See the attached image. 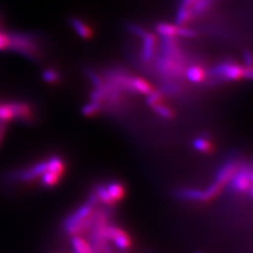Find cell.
<instances>
[{"mask_svg":"<svg viewBox=\"0 0 253 253\" xmlns=\"http://www.w3.org/2000/svg\"><path fill=\"white\" fill-rule=\"evenodd\" d=\"M152 107H153L154 110L156 111V113H157L159 116H161L162 118L170 119V118H172V117H173V113H172V111L171 109H169L168 107L164 106V105H162V104H160V103L154 105Z\"/></svg>","mask_w":253,"mask_h":253,"instance_id":"cell-24","label":"cell"},{"mask_svg":"<svg viewBox=\"0 0 253 253\" xmlns=\"http://www.w3.org/2000/svg\"><path fill=\"white\" fill-rule=\"evenodd\" d=\"M100 109H101V102L98 100H92L91 102L85 104L82 108V114L85 117H91L99 113Z\"/></svg>","mask_w":253,"mask_h":253,"instance_id":"cell-21","label":"cell"},{"mask_svg":"<svg viewBox=\"0 0 253 253\" xmlns=\"http://www.w3.org/2000/svg\"><path fill=\"white\" fill-rule=\"evenodd\" d=\"M186 77L191 83H201L206 78V72L205 70L200 66H191L186 73Z\"/></svg>","mask_w":253,"mask_h":253,"instance_id":"cell-14","label":"cell"},{"mask_svg":"<svg viewBox=\"0 0 253 253\" xmlns=\"http://www.w3.org/2000/svg\"><path fill=\"white\" fill-rule=\"evenodd\" d=\"M193 147L196 150H198L200 152H204V153H208L212 150V145L210 144V142L203 137L196 138L193 141Z\"/></svg>","mask_w":253,"mask_h":253,"instance_id":"cell-22","label":"cell"},{"mask_svg":"<svg viewBox=\"0 0 253 253\" xmlns=\"http://www.w3.org/2000/svg\"><path fill=\"white\" fill-rule=\"evenodd\" d=\"M244 72L245 67L232 61H223L210 70V75L223 81H235L244 78Z\"/></svg>","mask_w":253,"mask_h":253,"instance_id":"cell-5","label":"cell"},{"mask_svg":"<svg viewBox=\"0 0 253 253\" xmlns=\"http://www.w3.org/2000/svg\"><path fill=\"white\" fill-rule=\"evenodd\" d=\"M236 168H237V163L235 160L228 161L218 169L216 175V180L214 182L222 189L226 184L229 183Z\"/></svg>","mask_w":253,"mask_h":253,"instance_id":"cell-8","label":"cell"},{"mask_svg":"<svg viewBox=\"0 0 253 253\" xmlns=\"http://www.w3.org/2000/svg\"><path fill=\"white\" fill-rule=\"evenodd\" d=\"M98 202L99 200L97 195L95 193L91 194L89 199L87 200V202L84 205H83L75 212H73L71 216L67 217L64 227L68 234L72 235L76 234L77 229L80 226V224L93 214V210Z\"/></svg>","mask_w":253,"mask_h":253,"instance_id":"cell-3","label":"cell"},{"mask_svg":"<svg viewBox=\"0 0 253 253\" xmlns=\"http://www.w3.org/2000/svg\"><path fill=\"white\" fill-rule=\"evenodd\" d=\"M106 190L108 191L109 195L112 200L116 203L122 199L125 195V189L122 184L117 181H111L105 186Z\"/></svg>","mask_w":253,"mask_h":253,"instance_id":"cell-11","label":"cell"},{"mask_svg":"<svg viewBox=\"0 0 253 253\" xmlns=\"http://www.w3.org/2000/svg\"><path fill=\"white\" fill-rule=\"evenodd\" d=\"M47 170L50 172L57 173L59 175L63 174L65 170L64 161L58 156H52L47 162Z\"/></svg>","mask_w":253,"mask_h":253,"instance_id":"cell-15","label":"cell"},{"mask_svg":"<svg viewBox=\"0 0 253 253\" xmlns=\"http://www.w3.org/2000/svg\"><path fill=\"white\" fill-rule=\"evenodd\" d=\"M178 28L179 27L176 25L161 23L157 25L156 30L160 35H162V37H175L177 36Z\"/></svg>","mask_w":253,"mask_h":253,"instance_id":"cell-18","label":"cell"},{"mask_svg":"<svg viewBox=\"0 0 253 253\" xmlns=\"http://www.w3.org/2000/svg\"><path fill=\"white\" fill-rule=\"evenodd\" d=\"M161 93L160 92H156V91H152L151 93L148 94V98L146 100V103L150 106H154L158 103H160V100H161Z\"/></svg>","mask_w":253,"mask_h":253,"instance_id":"cell-28","label":"cell"},{"mask_svg":"<svg viewBox=\"0 0 253 253\" xmlns=\"http://www.w3.org/2000/svg\"><path fill=\"white\" fill-rule=\"evenodd\" d=\"M214 0H196L190 6L192 16L200 15L206 12L213 4Z\"/></svg>","mask_w":253,"mask_h":253,"instance_id":"cell-17","label":"cell"},{"mask_svg":"<svg viewBox=\"0 0 253 253\" xmlns=\"http://www.w3.org/2000/svg\"><path fill=\"white\" fill-rule=\"evenodd\" d=\"M60 177H61V175L46 170L45 172L42 173V175L40 178H41V181H42V184L44 187L51 188V187H54L58 183Z\"/></svg>","mask_w":253,"mask_h":253,"instance_id":"cell-20","label":"cell"},{"mask_svg":"<svg viewBox=\"0 0 253 253\" xmlns=\"http://www.w3.org/2000/svg\"><path fill=\"white\" fill-rule=\"evenodd\" d=\"M95 194L97 195L98 200L100 201L105 206H114L115 202L112 200L111 196L109 195L108 191L106 190L105 186L99 184L96 186V191Z\"/></svg>","mask_w":253,"mask_h":253,"instance_id":"cell-19","label":"cell"},{"mask_svg":"<svg viewBox=\"0 0 253 253\" xmlns=\"http://www.w3.org/2000/svg\"><path fill=\"white\" fill-rule=\"evenodd\" d=\"M195 1H196V0H183L182 3L185 4V5H188V6H191V4H192L193 2H195Z\"/></svg>","mask_w":253,"mask_h":253,"instance_id":"cell-33","label":"cell"},{"mask_svg":"<svg viewBox=\"0 0 253 253\" xmlns=\"http://www.w3.org/2000/svg\"><path fill=\"white\" fill-rule=\"evenodd\" d=\"M5 132H6L5 123H0V145L2 144V141H3V139H4Z\"/></svg>","mask_w":253,"mask_h":253,"instance_id":"cell-32","label":"cell"},{"mask_svg":"<svg viewBox=\"0 0 253 253\" xmlns=\"http://www.w3.org/2000/svg\"><path fill=\"white\" fill-rule=\"evenodd\" d=\"M130 84H131V87H132L133 91L138 92V93L148 95L149 93H151L153 91L152 86L142 78H138V77L131 78L130 79Z\"/></svg>","mask_w":253,"mask_h":253,"instance_id":"cell-16","label":"cell"},{"mask_svg":"<svg viewBox=\"0 0 253 253\" xmlns=\"http://www.w3.org/2000/svg\"><path fill=\"white\" fill-rule=\"evenodd\" d=\"M86 74H87V76L89 77V79H90V81L92 82V84H93L96 87H100V86L103 85V80H102L100 76H99L97 73H95V72H93L92 70H87V71H86Z\"/></svg>","mask_w":253,"mask_h":253,"instance_id":"cell-26","label":"cell"},{"mask_svg":"<svg viewBox=\"0 0 253 253\" xmlns=\"http://www.w3.org/2000/svg\"><path fill=\"white\" fill-rule=\"evenodd\" d=\"M34 118L32 107L25 101L0 102V123L11 120L30 122Z\"/></svg>","mask_w":253,"mask_h":253,"instance_id":"cell-2","label":"cell"},{"mask_svg":"<svg viewBox=\"0 0 253 253\" xmlns=\"http://www.w3.org/2000/svg\"><path fill=\"white\" fill-rule=\"evenodd\" d=\"M144 44L142 50V58L145 61H149L153 58L156 48V37L152 33L146 32L144 36Z\"/></svg>","mask_w":253,"mask_h":253,"instance_id":"cell-9","label":"cell"},{"mask_svg":"<svg viewBox=\"0 0 253 253\" xmlns=\"http://www.w3.org/2000/svg\"><path fill=\"white\" fill-rule=\"evenodd\" d=\"M42 79L48 84H54L58 81L59 74L54 69H47L42 73Z\"/></svg>","mask_w":253,"mask_h":253,"instance_id":"cell-23","label":"cell"},{"mask_svg":"<svg viewBox=\"0 0 253 253\" xmlns=\"http://www.w3.org/2000/svg\"><path fill=\"white\" fill-rule=\"evenodd\" d=\"M72 245L73 253H96L90 242H87L79 235H73Z\"/></svg>","mask_w":253,"mask_h":253,"instance_id":"cell-10","label":"cell"},{"mask_svg":"<svg viewBox=\"0 0 253 253\" xmlns=\"http://www.w3.org/2000/svg\"><path fill=\"white\" fill-rule=\"evenodd\" d=\"M47 170L46 162H40L31 165L30 167L15 170L8 174L9 180L11 182H31L36 178H40Z\"/></svg>","mask_w":253,"mask_h":253,"instance_id":"cell-6","label":"cell"},{"mask_svg":"<svg viewBox=\"0 0 253 253\" xmlns=\"http://www.w3.org/2000/svg\"><path fill=\"white\" fill-rule=\"evenodd\" d=\"M230 187L233 191L238 193H250L253 196V170L251 165L243 164L237 167L234 174L229 181Z\"/></svg>","mask_w":253,"mask_h":253,"instance_id":"cell-4","label":"cell"},{"mask_svg":"<svg viewBox=\"0 0 253 253\" xmlns=\"http://www.w3.org/2000/svg\"><path fill=\"white\" fill-rule=\"evenodd\" d=\"M9 33L0 31V51L9 49Z\"/></svg>","mask_w":253,"mask_h":253,"instance_id":"cell-29","label":"cell"},{"mask_svg":"<svg viewBox=\"0 0 253 253\" xmlns=\"http://www.w3.org/2000/svg\"><path fill=\"white\" fill-rule=\"evenodd\" d=\"M109 241H113L116 247L121 251H126L130 248L131 240L126 232L120 228L113 225L107 227Z\"/></svg>","mask_w":253,"mask_h":253,"instance_id":"cell-7","label":"cell"},{"mask_svg":"<svg viewBox=\"0 0 253 253\" xmlns=\"http://www.w3.org/2000/svg\"><path fill=\"white\" fill-rule=\"evenodd\" d=\"M243 56H244L245 67L253 68V67H252V66H253V64H252L253 57H252L251 52H250V51H246L244 54H243Z\"/></svg>","mask_w":253,"mask_h":253,"instance_id":"cell-31","label":"cell"},{"mask_svg":"<svg viewBox=\"0 0 253 253\" xmlns=\"http://www.w3.org/2000/svg\"><path fill=\"white\" fill-rule=\"evenodd\" d=\"M177 35L180 37H184V38H193V37L196 36V32L190 28L188 27H179L178 28V33Z\"/></svg>","mask_w":253,"mask_h":253,"instance_id":"cell-30","label":"cell"},{"mask_svg":"<svg viewBox=\"0 0 253 253\" xmlns=\"http://www.w3.org/2000/svg\"><path fill=\"white\" fill-rule=\"evenodd\" d=\"M127 29L129 32H131L133 35H135L137 37H140V38H144L145 34H146V31L143 27H140V26H137L134 24H129L127 25Z\"/></svg>","mask_w":253,"mask_h":253,"instance_id":"cell-27","label":"cell"},{"mask_svg":"<svg viewBox=\"0 0 253 253\" xmlns=\"http://www.w3.org/2000/svg\"><path fill=\"white\" fill-rule=\"evenodd\" d=\"M9 49L26 56L32 61H39L42 55V48L36 35L29 33L13 32L9 33Z\"/></svg>","mask_w":253,"mask_h":253,"instance_id":"cell-1","label":"cell"},{"mask_svg":"<svg viewBox=\"0 0 253 253\" xmlns=\"http://www.w3.org/2000/svg\"><path fill=\"white\" fill-rule=\"evenodd\" d=\"M192 17L193 16L191 13L190 6L185 5L182 3L179 9L177 10V14H176V18H175L176 26H178V27L185 26Z\"/></svg>","mask_w":253,"mask_h":253,"instance_id":"cell-13","label":"cell"},{"mask_svg":"<svg viewBox=\"0 0 253 253\" xmlns=\"http://www.w3.org/2000/svg\"><path fill=\"white\" fill-rule=\"evenodd\" d=\"M71 25L73 26L74 30L77 32V34L83 39H89L92 36V30L90 27L80 19H72Z\"/></svg>","mask_w":253,"mask_h":253,"instance_id":"cell-12","label":"cell"},{"mask_svg":"<svg viewBox=\"0 0 253 253\" xmlns=\"http://www.w3.org/2000/svg\"><path fill=\"white\" fill-rule=\"evenodd\" d=\"M107 93H108V91L106 89V87H105L104 84H103L102 86H100V87H96L94 90L91 92V100L101 101V100H103V99L106 97Z\"/></svg>","mask_w":253,"mask_h":253,"instance_id":"cell-25","label":"cell"}]
</instances>
